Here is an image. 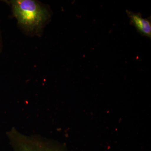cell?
<instances>
[{
	"label": "cell",
	"instance_id": "6da1fadb",
	"mask_svg": "<svg viewBox=\"0 0 151 151\" xmlns=\"http://www.w3.org/2000/svg\"><path fill=\"white\" fill-rule=\"evenodd\" d=\"M6 2L12 7L19 24L28 32H39L49 17L47 9L35 1L14 0Z\"/></svg>",
	"mask_w": 151,
	"mask_h": 151
},
{
	"label": "cell",
	"instance_id": "7a4b0ae2",
	"mask_svg": "<svg viewBox=\"0 0 151 151\" xmlns=\"http://www.w3.org/2000/svg\"><path fill=\"white\" fill-rule=\"evenodd\" d=\"M6 134L14 151H68L64 147L48 139L24 134L14 127Z\"/></svg>",
	"mask_w": 151,
	"mask_h": 151
},
{
	"label": "cell",
	"instance_id": "3957f363",
	"mask_svg": "<svg viewBox=\"0 0 151 151\" xmlns=\"http://www.w3.org/2000/svg\"><path fill=\"white\" fill-rule=\"evenodd\" d=\"M126 12L130 19V24L134 26L141 35L151 39V16L147 18H143L140 13H134L128 10Z\"/></svg>",
	"mask_w": 151,
	"mask_h": 151
},
{
	"label": "cell",
	"instance_id": "277c9868",
	"mask_svg": "<svg viewBox=\"0 0 151 151\" xmlns=\"http://www.w3.org/2000/svg\"><path fill=\"white\" fill-rule=\"evenodd\" d=\"M2 39L1 34L0 32V54L1 52L2 49Z\"/></svg>",
	"mask_w": 151,
	"mask_h": 151
}]
</instances>
